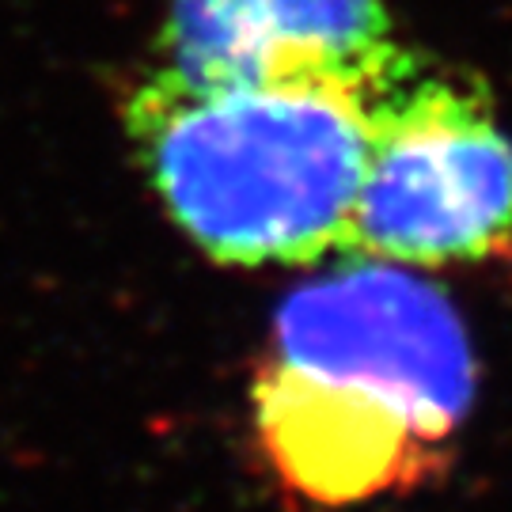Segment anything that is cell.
Returning a JSON list of instances; mask_svg holds the SVG:
<instances>
[{
  "instance_id": "cell-1",
  "label": "cell",
  "mask_w": 512,
  "mask_h": 512,
  "mask_svg": "<svg viewBox=\"0 0 512 512\" xmlns=\"http://www.w3.org/2000/svg\"><path fill=\"white\" fill-rule=\"evenodd\" d=\"M475 403V349L421 270L349 255L277 308L251 391L285 494L346 509L403 494L448 463Z\"/></svg>"
},
{
  "instance_id": "cell-2",
  "label": "cell",
  "mask_w": 512,
  "mask_h": 512,
  "mask_svg": "<svg viewBox=\"0 0 512 512\" xmlns=\"http://www.w3.org/2000/svg\"><path fill=\"white\" fill-rule=\"evenodd\" d=\"M380 88L327 76L183 84L152 69L129 88L122 126L198 251L247 270L311 266L349 251Z\"/></svg>"
},
{
  "instance_id": "cell-4",
  "label": "cell",
  "mask_w": 512,
  "mask_h": 512,
  "mask_svg": "<svg viewBox=\"0 0 512 512\" xmlns=\"http://www.w3.org/2000/svg\"><path fill=\"white\" fill-rule=\"evenodd\" d=\"M406 57L384 0H167L156 69L183 84L327 76L380 88Z\"/></svg>"
},
{
  "instance_id": "cell-3",
  "label": "cell",
  "mask_w": 512,
  "mask_h": 512,
  "mask_svg": "<svg viewBox=\"0 0 512 512\" xmlns=\"http://www.w3.org/2000/svg\"><path fill=\"white\" fill-rule=\"evenodd\" d=\"M512 247V137L471 76L410 54L372 107V145L346 255L406 270Z\"/></svg>"
}]
</instances>
